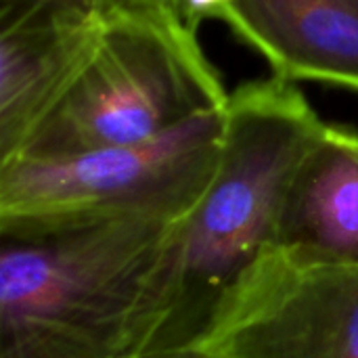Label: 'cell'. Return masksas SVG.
Listing matches in <instances>:
<instances>
[{
    "label": "cell",
    "instance_id": "cell-7",
    "mask_svg": "<svg viewBox=\"0 0 358 358\" xmlns=\"http://www.w3.org/2000/svg\"><path fill=\"white\" fill-rule=\"evenodd\" d=\"M218 19L275 76L358 92V0H237Z\"/></svg>",
    "mask_w": 358,
    "mask_h": 358
},
{
    "label": "cell",
    "instance_id": "cell-11",
    "mask_svg": "<svg viewBox=\"0 0 358 358\" xmlns=\"http://www.w3.org/2000/svg\"><path fill=\"white\" fill-rule=\"evenodd\" d=\"M136 358H212L197 346H185V348H170V350H155Z\"/></svg>",
    "mask_w": 358,
    "mask_h": 358
},
{
    "label": "cell",
    "instance_id": "cell-4",
    "mask_svg": "<svg viewBox=\"0 0 358 358\" xmlns=\"http://www.w3.org/2000/svg\"><path fill=\"white\" fill-rule=\"evenodd\" d=\"M227 107L143 143L0 162V235L149 218L178 222L208 189L222 149Z\"/></svg>",
    "mask_w": 358,
    "mask_h": 358
},
{
    "label": "cell",
    "instance_id": "cell-8",
    "mask_svg": "<svg viewBox=\"0 0 358 358\" xmlns=\"http://www.w3.org/2000/svg\"><path fill=\"white\" fill-rule=\"evenodd\" d=\"M275 248L308 264L358 266V132L325 124L289 180Z\"/></svg>",
    "mask_w": 358,
    "mask_h": 358
},
{
    "label": "cell",
    "instance_id": "cell-1",
    "mask_svg": "<svg viewBox=\"0 0 358 358\" xmlns=\"http://www.w3.org/2000/svg\"><path fill=\"white\" fill-rule=\"evenodd\" d=\"M323 128L300 88L281 76L229 96L216 172L162 243L151 352L195 346L227 289L275 245L289 180Z\"/></svg>",
    "mask_w": 358,
    "mask_h": 358
},
{
    "label": "cell",
    "instance_id": "cell-6",
    "mask_svg": "<svg viewBox=\"0 0 358 358\" xmlns=\"http://www.w3.org/2000/svg\"><path fill=\"white\" fill-rule=\"evenodd\" d=\"M99 36V15L0 2V162L61 103Z\"/></svg>",
    "mask_w": 358,
    "mask_h": 358
},
{
    "label": "cell",
    "instance_id": "cell-9",
    "mask_svg": "<svg viewBox=\"0 0 358 358\" xmlns=\"http://www.w3.org/2000/svg\"><path fill=\"white\" fill-rule=\"evenodd\" d=\"M235 2L237 0H178V6H180L185 19L195 29H199V25L206 19H218L220 13Z\"/></svg>",
    "mask_w": 358,
    "mask_h": 358
},
{
    "label": "cell",
    "instance_id": "cell-10",
    "mask_svg": "<svg viewBox=\"0 0 358 358\" xmlns=\"http://www.w3.org/2000/svg\"><path fill=\"white\" fill-rule=\"evenodd\" d=\"M0 2H29V4H42V6H52L59 10H69V13H96L101 0H0Z\"/></svg>",
    "mask_w": 358,
    "mask_h": 358
},
{
    "label": "cell",
    "instance_id": "cell-2",
    "mask_svg": "<svg viewBox=\"0 0 358 358\" xmlns=\"http://www.w3.org/2000/svg\"><path fill=\"white\" fill-rule=\"evenodd\" d=\"M170 222L115 218L0 235V358H136L157 334Z\"/></svg>",
    "mask_w": 358,
    "mask_h": 358
},
{
    "label": "cell",
    "instance_id": "cell-5",
    "mask_svg": "<svg viewBox=\"0 0 358 358\" xmlns=\"http://www.w3.org/2000/svg\"><path fill=\"white\" fill-rule=\"evenodd\" d=\"M195 346L212 358H358V266L308 264L271 245Z\"/></svg>",
    "mask_w": 358,
    "mask_h": 358
},
{
    "label": "cell",
    "instance_id": "cell-3",
    "mask_svg": "<svg viewBox=\"0 0 358 358\" xmlns=\"http://www.w3.org/2000/svg\"><path fill=\"white\" fill-rule=\"evenodd\" d=\"M94 50L17 155L132 145L229 103L178 0H101Z\"/></svg>",
    "mask_w": 358,
    "mask_h": 358
}]
</instances>
